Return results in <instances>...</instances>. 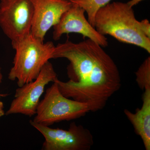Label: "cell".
Masks as SVG:
<instances>
[{
    "instance_id": "6da1fadb",
    "label": "cell",
    "mask_w": 150,
    "mask_h": 150,
    "mask_svg": "<svg viewBox=\"0 0 150 150\" xmlns=\"http://www.w3.org/2000/svg\"><path fill=\"white\" fill-rule=\"evenodd\" d=\"M103 47L90 39L78 43L67 40L55 46L52 59L70 62L71 78L63 82L56 78L64 96L88 105L91 112L102 110L121 86L119 70Z\"/></svg>"
},
{
    "instance_id": "7a4b0ae2",
    "label": "cell",
    "mask_w": 150,
    "mask_h": 150,
    "mask_svg": "<svg viewBox=\"0 0 150 150\" xmlns=\"http://www.w3.org/2000/svg\"><path fill=\"white\" fill-rule=\"evenodd\" d=\"M94 28L101 35H110L150 53V38L142 31L133 8L127 3L113 2L100 8L95 17Z\"/></svg>"
},
{
    "instance_id": "3957f363",
    "label": "cell",
    "mask_w": 150,
    "mask_h": 150,
    "mask_svg": "<svg viewBox=\"0 0 150 150\" xmlns=\"http://www.w3.org/2000/svg\"><path fill=\"white\" fill-rule=\"evenodd\" d=\"M15 50L13 67L9 79L17 81L18 87L32 81L37 77L44 65L50 59L55 46L51 41L46 43L31 34L12 43Z\"/></svg>"
},
{
    "instance_id": "277c9868",
    "label": "cell",
    "mask_w": 150,
    "mask_h": 150,
    "mask_svg": "<svg viewBox=\"0 0 150 150\" xmlns=\"http://www.w3.org/2000/svg\"><path fill=\"white\" fill-rule=\"evenodd\" d=\"M88 105L64 96L55 82L40 101L34 122L49 126L54 123L82 117L90 112Z\"/></svg>"
},
{
    "instance_id": "5b68a950",
    "label": "cell",
    "mask_w": 150,
    "mask_h": 150,
    "mask_svg": "<svg viewBox=\"0 0 150 150\" xmlns=\"http://www.w3.org/2000/svg\"><path fill=\"white\" fill-rule=\"evenodd\" d=\"M30 125L40 132L45 138L44 150H89L94 144L93 137L88 129L74 122L68 130L53 129L34 122Z\"/></svg>"
},
{
    "instance_id": "8992f818",
    "label": "cell",
    "mask_w": 150,
    "mask_h": 150,
    "mask_svg": "<svg viewBox=\"0 0 150 150\" xmlns=\"http://www.w3.org/2000/svg\"><path fill=\"white\" fill-rule=\"evenodd\" d=\"M33 15L31 0H0V27L12 43L30 33Z\"/></svg>"
},
{
    "instance_id": "52a82bcc",
    "label": "cell",
    "mask_w": 150,
    "mask_h": 150,
    "mask_svg": "<svg viewBox=\"0 0 150 150\" xmlns=\"http://www.w3.org/2000/svg\"><path fill=\"white\" fill-rule=\"evenodd\" d=\"M57 78L53 65L48 61L34 80L17 89L6 115L18 113L30 117L35 115L45 87Z\"/></svg>"
},
{
    "instance_id": "ba28073f",
    "label": "cell",
    "mask_w": 150,
    "mask_h": 150,
    "mask_svg": "<svg viewBox=\"0 0 150 150\" xmlns=\"http://www.w3.org/2000/svg\"><path fill=\"white\" fill-rule=\"evenodd\" d=\"M72 4L70 8L63 14L59 23L54 26L53 39L57 40L63 34L75 33L87 37L103 47L108 46L105 36L98 32L86 18L84 9L77 4Z\"/></svg>"
},
{
    "instance_id": "9c48e42d",
    "label": "cell",
    "mask_w": 150,
    "mask_h": 150,
    "mask_svg": "<svg viewBox=\"0 0 150 150\" xmlns=\"http://www.w3.org/2000/svg\"><path fill=\"white\" fill-rule=\"evenodd\" d=\"M33 15L30 33L43 41L46 33L59 23L72 5L69 0H31Z\"/></svg>"
},
{
    "instance_id": "30bf717a",
    "label": "cell",
    "mask_w": 150,
    "mask_h": 150,
    "mask_svg": "<svg viewBox=\"0 0 150 150\" xmlns=\"http://www.w3.org/2000/svg\"><path fill=\"white\" fill-rule=\"evenodd\" d=\"M143 105L133 113L125 109L124 112L134 127L135 132L139 136L146 150H150V88L144 90Z\"/></svg>"
},
{
    "instance_id": "8fae6325",
    "label": "cell",
    "mask_w": 150,
    "mask_h": 150,
    "mask_svg": "<svg viewBox=\"0 0 150 150\" xmlns=\"http://www.w3.org/2000/svg\"><path fill=\"white\" fill-rule=\"evenodd\" d=\"M84 9L90 23L94 27L95 17L100 8L106 5L112 0H69Z\"/></svg>"
},
{
    "instance_id": "7c38bea8",
    "label": "cell",
    "mask_w": 150,
    "mask_h": 150,
    "mask_svg": "<svg viewBox=\"0 0 150 150\" xmlns=\"http://www.w3.org/2000/svg\"><path fill=\"white\" fill-rule=\"evenodd\" d=\"M136 81L143 90L150 88V57H148L136 72Z\"/></svg>"
},
{
    "instance_id": "4fadbf2b",
    "label": "cell",
    "mask_w": 150,
    "mask_h": 150,
    "mask_svg": "<svg viewBox=\"0 0 150 150\" xmlns=\"http://www.w3.org/2000/svg\"><path fill=\"white\" fill-rule=\"evenodd\" d=\"M140 28L145 35L150 38V23L147 19L139 21Z\"/></svg>"
},
{
    "instance_id": "5bb4252c",
    "label": "cell",
    "mask_w": 150,
    "mask_h": 150,
    "mask_svg": "<svg viewBox=\"0 0 150 150\" xmlns=\"http://www.w3.org/2000/svg\"><path fill=\"white\" fill-rule=\"evenodd\" d=\"M144 1V0H131L129 1L127 3L129 6H130L131 7L133 8V6L136 5L138 4L139 3L141 2L142 1Z\"/></svg>"
},
{
    "instance_id": "9a60e30c",
    "label": "cell",
    "mask_w": 150,
    "mask_h": 150,
    "mask_svg": "<svg viewBox=\"0 0 150 150\" xmlns=\"http://www.w3.org/2000/svg\"><path fill=\"white\" fill-rule=\"evenodd\" d=\"M4 109V105L3 103L0 100V118L5 115V112Z\"/></svg>"
},
{
    "instance_id": "2e32d148",
    "label": "cell",
    "mask_w": 150,
    "mask_h": 150,
    "mask_svg": "<svg viewBox=\"0 0 150 150\" xmlns=\"http://www.w3.org/2000/svg\"><path fill=\"white\" fill-rule=\"evenodd\" d=\"M3 79V75L1 72V67H0V84L2 82Z\"/></svg>"
},
{
    "instance_id": "e0dca14e",
    "label": "cell",
    "mask_w": 150,
    "mask_h": 150,
    "mask_svg": "<svg viewBox=\"0 0 150 150\" xmlns=\"http://www.w3.org/2000/svg\"><path fill=\"white\" fill-rule=\"evenodd\" d=\"M5 95L1 94H0V97L2 96H4Z\"/></svg>"
}]
</instances>
